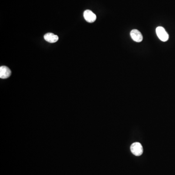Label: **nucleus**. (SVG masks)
Listing matches in <instances>:
<instances>
[{
  "label": "nucleus",
  "instance_id": "nucleus-1",
  "mask_svg": "<svg viewBox=\"0 0 175 175\" xmlns=\"http://www.w3.org/2000/svg\"><path fill=\"white\" fill-rule=\"evenodd\" d=\"M156 32L157 36L161 41L164 42H165L168 41L169 35L164 27L161 26L157 27V28L156 29Z\"/></svg>",
  "mask_w": 175,
  "mask_h": 175
},
{
  "label": "nucleus",
  "instance_id": "nucleus-2",
  "mask_svg": "<svg viewBox=\"0 0 175 175\" xmlns=\"http://www.w3.org/2000/svg\"><path fill=\"white\" fill-rule=\"evenodd\" d=\"M130 150L132 154L136 156H139L143 154V147L142 144L138 142H136L131 144Z\"/></svg>",
  "mask_w": 175,
  "mask_h": 175
},
{
  "label": "nucleus",
  "instance_id": "nucleus-3",
  "mask_svg": "<svg viewBox=\"0 0 175 175\" xmlns=\"http://www.w3.org/2000/svg\"><path fill=\"white\" fill-rule=\"evenodd\" d=\"M84 18L87 22L92 23L96 20V16L91 10H85L83 14Z\"/></svg>",
  "mask_w": 175,
  "mask_h": 175
},
{
  "label": "nucleus",
  "instance_id": "nucleus-4",
  "mask_svg": "<svg viewBox=\"0 0 175 175\" xmlns=\"http://www.w3.org/2000/svg\"><path fill=\"white\" fill-rule=\"evenodd\" d=\"M130 36L134 41L137 43H141L143 40L141 33L137 29H133L130 32Z\"/></svg>",
  "mask_w": 175,
  "mask_h": 175
},
{
  "label": "nucleus",
  "instance_id": "nucleus-5",
  "mask_svg": "<svg viewBox=\"0 0 175 175\" xmlns=\"http://www.w3.org/2000/svg\"><path fill=\"white\" fill-rule=\"evenodd\" d=\"M11 72L10 69L5 66H2L0 67V78L1 79H6L11 75Z\"/></svg>",
  "mask_w": 175,
  "mask_h": 175
},
{
  "label": "nucleus",
  "instance_id": "nucleus-6",
  "mask_svg": "<svg viewBox=\"0 0 175 175\" xmlns=\"http://www.w3.org/2000/svg\"><path fill=\"white\" fill-rule=\"evenodd\" d=\"M44 38L48 43H55L58 41V37L53 33H48L44 36Z\"/></svg>",
  "mask_w": 175,
  "mask_h": 175
}]
</instances>
